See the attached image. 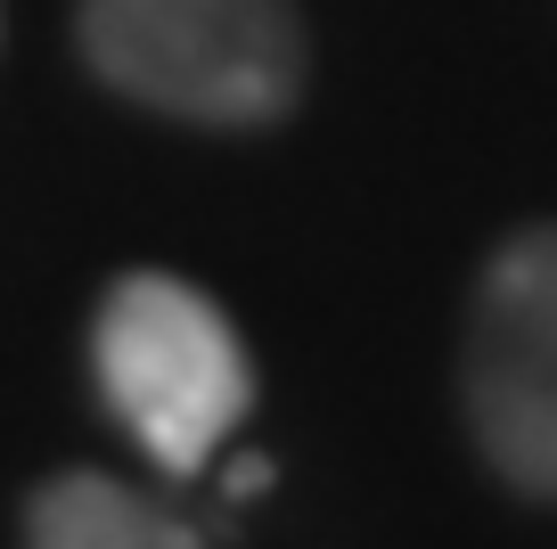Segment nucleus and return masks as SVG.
<instances>
[{
    "mask_svg": "<svg viewBox=\"0 0 557 549\" xmlns=\"http://www.w3.org/2000/svg\"><path fill=\"white\" fill-rule=\"evenodd\" d=\"M83 58L123 99L246 132L304 99L296 0H83Z\"/></svg>",
    "mask_w": 557,
    "mask_h": 549,
    "instance_id": "nucleus-1",
    "label": "nucleus"
},
{
    "mask_svg": "<svg viewBox=\"0 0 557 549\" xmlns=\"http://www.w3.org/2000/svg\"><path fill=\"white\" fill-rule=\"evenodd\" d=\"M90 361H99L115 418L173 476H197L255 402L238 328L189 279H164V271L115 279V295L99 304V328H90Z\"/></svg>",
    "mask_w": 557,
    "mask_h": 549,
    "instance_id": "nucleus-2",
    "label": "nucleus"
},
{
    "mask_svg": "<svg viewBox=\"0 0 557 549\" xmlns=\"http://www.w3.org/2000/svg\"><path fill=\"white\" fill-rule=\"evenodd\" d=\"M468 427L492 476L557 500V230H517L468 304Z\"/></svg>",
    "mask_w": 557,
    "mask_h": 549,
    "instance_id": "nucleus-3",
    "label": "nucleus"
},
{
    "mask_svg": "<svg viewBox=\"0 0 557 549\" xmlns=\"http://www.w3.org/2000/svg\"><path fill=\"white\" fill-rule=\"evenodd\" d=\"M25 549H206V541L115 476H58L25 509Z\"/></svg>",
    "mask_w": 557,
    "mask_h": 549,
    "instance_id": "nucleus-4",
    "label": "nucleus"
},
{
    "mask_svg": "<svg viewBox=\"0 0 557 549\" xmlns=\"http://www.w3.org/2000/svg\"><path fill=\"white\" fill-rule=\"evenodd\" d=\"M262 484H271V467H262V460H246V467H230V492H238V500H246V492H262Z\"/></svg>",
    "mask_w": 557,
    "mask_h": 549,
    "instance_id": "nucleus-5",
    "label": "nucleus"
}]
</instances>
